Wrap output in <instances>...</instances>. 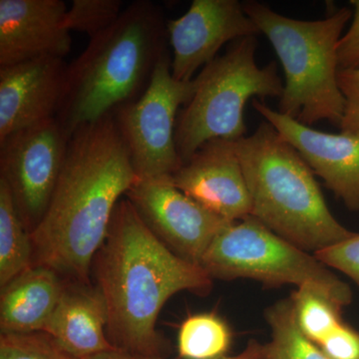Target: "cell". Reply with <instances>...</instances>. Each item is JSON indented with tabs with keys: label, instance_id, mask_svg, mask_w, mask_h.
<instances>
[{
	"label": "cell",
	"instance_id": "obj_17",
	"mask_svg": "<svg viewBox=\"0 0 359 359\" xmlns=\"http://www.w3.org/2000/svg\"><path fill=\"white\" fill-rule=\"evenodd\" d=\"M67 280L53 269L32 266L1 287L0 334L42 332Z\"/></svg>",
	"mask_w": 359,
	"mask_h": 359
},
{
	"label": "cell",
	"instance_id": "obj_18",
	"mask_svg": "<svg viewBox=\"0 0 359 359\" xmlns=\"http://www.w3.org/2000/svg\"><path fill=\"white\" fill-rule=\"evenodd\" d=\"M32 255L30 233L0 180V289L32 266Z\"/></svg>",
	"mask_w": 359,
	"mask_h": 359
},
{
	"label": "cell",
	"instance_id": "obj_22",
	"mask_svg": "<svg viewBox=\"0 0 359 359\" xmlns=\"http://www.w3.org/2000/svg\"><path fill=\"white\" fill-rule=\"evenodd\" d=\"M123 11L121 0H73L65 26L70 32L86 33L92 39L114 25Z\"/></svg>",
	"mask_w": 359,
	"mask_h": 359
},
{
	"label": "cell",
	"instance_id": "obj_9",
	"mask_svg": "<svg viewBox=\"0 0 359 359\" xmlns=\"http://www.w3.org/2000/svg\"><path fill=\"white\" fill-rule=\"evenodd\" d=\"M70 137L54 117L0 140V180L8 187L29 233L50 203Z\"/></svg>",
	"mask_w": 359,
	"mask_h": 359
},
{
	"label": "cell",
	"instance_id": "obj_3",
	"mask_svg": "<svg viewBox=\"0 0 359 359\" xmlns=\"http://www.w3.org/2000/svg\"><path fill=\"white\" fill-rule=\"evenodd\" d=\"M167 23L161 6L138 0L111 27L90 39L67 66L56 115L69 136L145 92L160 58L169 50Z\"/></svg>",
	"mask_w": 359,
	"mask_h": 359
},
{
	"label": "cell",
	"instance_id": "obj_24",
	"mask_svg": "<svg viewBox=\"0 0 359 359\" xmlns=\"http://www.w3.org/2000/svg\"><path fill=\"white\" fill-rule=\"evenodd\" d=\"M327 268L348 276L359 289V233L313 254Z\"/></svg>",
	"mask_w": 359,
	"mask_h": 359
},
{
	"label": "cell",
	"instance_id": "obj_13",
	"mask_svg": "<svg viewBox=\"0 0 359 359\" xmlns=\"http://www.w3.org/2000/svg\"><path fill=\"white\" fill-rule=\"evenodd\" d=\"M175 186L205 209L226 221L252 217V201L236 142L205 143L172 176Z\"/></svg>",
	"mask_w": 359,
	"mask_h": 359
},
{
	"label": "cell",
	"instance_id": "obj_12",
	"mask_svg": "<svg viewBox=\"0 0 359 359\" xmlns=\"http://www.w3.org/2000/svg\"><path fill=\"white\" fill-rule=\"evenodd\" d=\"M252 105L294 147L314 175L323 180L347 209L359 211V135L320 131L261 101L255 100Z\"/></svg>",
	"mask_w": 359,
	"mask_h": 359
},
{
	"label": "cell",
	"instance_id": "obj_26",
	"mask_svg": "<svg viewBox=\"0 0 359 359\" xmlns=\"http://www.w3.org/2000/svg\"><path fill=\"white\" fill-rule=\"evenodd\" d=\"M318 346L330 359H359V332L342 323Z\"/></svg>",
	"mask_w": 359,
	"mask_h": 359
},
{
	"label": "cell",
	"instance_id": "obj_16",
	"mask_svg": "<svg viewBox=\"0 0 359 359\" xmlns=\"http://www.w3.org/2000/svg\"><path fill=\"white\" fill-rule=\"evenodd\" d=\"M107 309L93 283H66L57 306L42 332L77 359L116 351L108 339Z\"/></svg>",
	"mask_w": 359,
	"mask_h": 359
},
{
	"label": "cell",
	"instance_id": "obj_1",
	"mask_svg": "<svg viewBox=\"0 0 359 359\" xmlns=\"http://www.w3.org/2000/svg\"><path fill=\"white\" fill-rule=\"evenodd\" d=\"M138 180L113 112L75 130L48 208L30 233L32 266L92 283L116 207Z\"/></svg>",
	"mask_w": 359,
	"mask_h": 359
},
{
	"label": "cell",
	"instance_id": "obj_11",
	"mask_svg": "<svg viewBox=\"0 0 359 359\" xmlns=\"http://www.w3.org/2000/svg\"><path fill=\"white\" fill-rule=\"evenodd\" d=\"M167 29L172 74L179 81L193 80L224 44L259 34L238 0H194L181 18L168 20Z\"/></svg>",
	"mask_w": 359,
	"mask_h": 359
},
{
	"label": "cell",
	"instance_id": "obj_5",
	"mask_svg": "<svg viewBox=\"0 0 359 359\" xmlns=\"http://www.w3.org/2000/svg\"><path fill=\"white\" fill-rule=\"evenodd\" d=\"M243 4L285 72L278 112L306 126L328 121L339 128L346 102L339 83V44L353 11L342 7L323 20H301L255 0Z\"/></svg>",
	"mask_w": 359,
	"mask_h": 359
},
{
	"label": "cell",
	"instance_id": "obj_6",
	"mask_svg": "<svg viewBox=\"0 0 359 359\" xmlns=\"http://www.w3.org/2000/svg\"><path fill=\"white\" fill-rule=\"evenodd\" d=\"M257 36L235 40L194 78L195 93L177 119L175 140L182 162L214 139L245 137V108L255 97H282L276 62L257 65Z\"/></svg>",
	"mask_w": 359,
	"mask_h": 359
},
{
	"label": "cell",
	"instance_id": "obj_19",
	"mask_svg": "<svg viewBox=\"0 0 359 359\" xmlns=\"http://www.w3.org/2000/svg\"><path fill=\"white\" fill-rule=\"evenodd\" d=\"M266 320L271 337V341L262 347L263 359H330L297 327L290 299L269 306Z\"/></svg>",
	"mask_w": 359,
	"mask_h": 359
},
{
	"label": "cell",
	"instance_id": "obj_4",
	"mask_svg": "<svg viewBox=\"0 0 359 359\" xmlns=\"http://www.w3.org/2000/svg\"><path fill=\"white\" fill-rule=\"evenodd\" d=\"M236 148L252 218L313 255L353 235L330 212L308 163L273 125L264 120Z\"/></svg>",
	"mask_w": 359,
	"mask_h": 359
},
{
	"label": "cell",
	"instance_id": "obj_27",
	"mask_svg": "<svg viewBox=\"0 0 359 359\" xmlns=\"http://www.w3.org/2000/svg\"><path fill=\"white\" fill-rule=\"evenodd\" d=\"M353 18L339 44V70L359 69V0H351Z\"/></svg>",
	"mask_w": 359,
	"mask_h": 359
},
{
	"label": "cell",
	"instance_id": "obj_15",
	"mask_svg": "<svg viewBox=\"0 0 359 359\" xmlns=\"http://www.w3.org/2000/svg\"><path fill=\"white\" fill-rule=\"evenodd\" d=\"M63 0H0V67L33 59H65L72 39Z\"/></svg>",
	"mask_w": 359,
	"mask_h": 359
},
{
	"label": "cell",
	"instance_id": "obj_21",
	"mask_svg": "<svg viewBox=\"0 0 359 359\" xmlns=\"http://www.w3.org/2000/svg\"><path fill=\"white\" fill-rule=\"evenodd\" d=\"M231 332L226 321L215 313L189 316L180 327L178 353L183 359H215L226 355Z\"/></svg>",
	"mask_w": 359,
	"mask_h": 359
},
{
	"label": "cell",
	"instance_id": "obj_7",
	"mask_svg": "<svg viewBox=\"0 0 359 359\" xmlns=\"http://www.w3.org/2000/svg\"><path fill=\"white\" fill-rule=\"evenodd\" d=\"M201 266L212 280L250 278L269 287L309 285L327 292L341 306L353 301L349 285L314 255L276 235L252 217L222 231Z\"/></svg>",
	"mask_w": 359,
	"mask_h": 359
},
{
	"label": "cell",
	"instance_id": "obj_23",
	"mask_svg": "<svg viewBox=\"0 0 359 359\" xmlns=\"http://www.w3.org/2000/svg\"><path fill=\"white\" fill-rule=\"evenodd\" d=\"M0 359H77L66 353L50 335L0 334Z\"/></svg>",
	"mask_w": 359,
	"mask_h": 359
},
{
	"label": "cell",
	"instance_id": "obj_20",
	"mask_svg": "<svg viewBox=\"0 0 359 359\" xmlns=\"http://www.w3.org/2000/svg\"><path fill=\"white\" fill-rule=\"evenodd\" d=\"M290 301L297 327L316 344H320L344 323V306L318 287L302 285L292 294Z\"/></svg>",
	"mask_w": 359,
	"mask_h": 359
},
{
	"label": "cell",
	"instance_id": "obj_14",
	"mask_svg": "<svg viewBox=\"0 0 359 359\" xmlns=\"http://www.w3.org/2000/svg\"><path fill=\"white\" fill-rule=\"evenodd\" d=\"M67 66L65 59L42 57L0 67V140L56 117Z\"/></svg>",
	"mask_w": 359,
	"mask_h": 359
},
{
	"label": "cell",
	"instance_id": "obj_29",
	"mask_svg": "<svg viewBox=\"0 0 359 359\" xmlns=\"http://www.w3.org/2000/svg\"><path fill=\"white\" fill-rule=\"evenodd\" d=\"M88 359H138V358H134V356L130 355V354L122 353V351H108V353L98 354V355L93 356V358H90Z\"/></svg>",
	"mask_w": 359,
	"mask_h": 359
},
{
	"label": "cell",
	"instance_id": "obj_28",
	"mask_svg": "<svg viewBox=\"0 0 359 359\" xmlns=\"http://www.w3.org/2000/svg\"><path fill=\"white\" fill-rule=\"evenodd\" d=\"M262 347L261 344H257L255 340H252L248 346L245 347L244 351H242L238 355L233 356H222V358L215 359H259L262 356ZM138 359H166L164 358H138Z\"/></svg>",
	"mask_w": 359,
	"mask_h": 359
},
{
	"label": "cell",
	"instance_id": "obj_25",
	"mask_svg": "<svg viewBox=\"0 0 359 359\" xmlns=\"http://www.w3.org/2000/svg\"><path fill=\"white\" fill-rule=\"evenodd\" d=\"M339 83L346 102L340 131L359 135V69L339 70Z\"/></svg>",
	"mask_w": 359,
	"mask_h": 359
},
{
	"label": "cell",
	"instance_id": "obj_30",
	"mask_svg": "<svg viewBox=\"0 0 359 359\" xmlns=\"http://www.w3.org/2000/svg\"><path fill=\"white\" fill-rule=\"evenodd\" d=\"M259 359H263V358H262V356H261V358H259Z\"/></svg>",
	"mask_w": 359,
	"mask_h": 359
},
{
	"label": "cell",
	"instance_id": "obj_10",
	"mask_svg": "<svg viewBox=\"0 0 359 359\" xmlns=\"http://www.w3.org/2000/svg\"><path fill=\"white\" fill-rule=\"evenodd\" d=\"M125 197L156 237L182 259L199 266L215 238L233 223L179 190L171 176L139 179Z\"/></svg>",
	"mask_w": 359,
	"mask_h": 359
},
{
	"label": "cell",
	"instance_id": "obj_2",
	"mask_svg": "<svg viewBox=\"0 0 359 359\" xmlns=\"http://www.w3.org/2000/svg\"><path fill=\"white\" fill-rule=\"evenodd\" d=\"M90 276L107 309L108 339L136 358H164L167 342L157 320L173 295H205L212 287L207 271L156 237L126 197L116 207Z\"/></svg>",
	"mask_w": 359,
	"mask_h": 359
},
{
	"label": "cell",
	"instance_id": "obj_8",
	"mask_svg": "<svg viewBox=\"0 0 359 359\" xmlns=\"http://www.w3.org/2000/svg\"><path fill=\"white\" fill-rule=\"evenodd\" d=\"M171 61L168 50L156 66L145 92L113 111L139 179L172 177L183 165L175 132L180 109L192 99L196 83L194 79H175Z\"/></svg>",
	"mask_w": 359,
	"mask_h": 359
}]
</instances>
